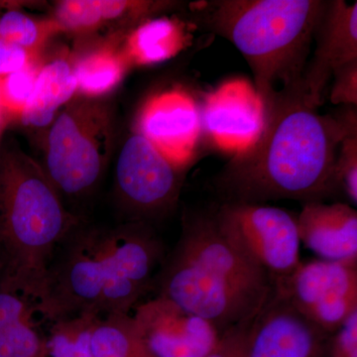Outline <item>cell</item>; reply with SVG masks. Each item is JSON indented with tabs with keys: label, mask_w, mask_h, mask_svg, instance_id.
I'll return each mask as SVG.
<instances>
[{
	"label": "cell",
	"mask_w": 357,
	"mask_h": 357,
	"mask_svg": "<svg viewBox=\"0 0 357 357\" xmlns=\"http://www.w3.org/2000/svg\"><path fill=\"white\" fill-rule=\"evenodd\" d=\"M314 54L303 74L307 102L318 109L333 76L345 65L357 61V3L326 1L314 39Z\"/></svg>",
	"instance_id": "5bb4252c"
},
{
	"label": "cell",
	"mask_w": 357,
	"mask_h": 357,
	"mask_svg": "<svg viewBox=\"0 0 357 357\" xmlns=\"http://www.w3.org/2000/svg\"><path fill=\"white\" fill-rule=\"evenodd\" d=\"M62 31L55 20H37L18 9H0V39L35 55Z\"/></svg>",
	"instance_id": "ffe728a7"
},
{
	"label": "cell",
	"mask_w": 357,
	"mask_h": 357,
	"mask_svg": "<svg viewBox=\"0 0 357 357\" xmlns=\"http://www.w3.org/2000/svg\"><path fill=\"white\" fill-rule=\"evenodd\" d=\"M114 136L109 105L93 98H76L59 112L49 129L46 172L58 192L79 196L100 180Z\"/></svg>",
	"instance_id": "8992f818"
},
{
	"label": "cell",
	"mask_w": 357,
	"mask_h": 357,
	"mask_svg": "<svg viewBox=\"0 0 357 357\" xmlns=\"http://www.w3.org/2000/svg\"><path fill=\"white\" fill-rule=\"evenodd\" d=\"M342 115L344 135L338 147L335 166V182L337 191L344 192L352 204H357V121L356 109Z\"/></svg>",
	"instance_id": "44dd1931"
},
{
	"label": "cell",
	"mask_w": 357,
	"mask_h": 357,
	"mask_svg": "<svg viewBox=\"0 0 357 357\" xmlns=\"http://www.w3.org/2000/svg\"><path fill=\"white\" fill-rule=\"evenodd\" d=\"M256 314L223 333L215 349L206 357H248L251 330Z\"/></svg>",
	"instance_id": "cb8c5ba5"
},
{
	"label": "cell",
	"mask_w": 357,
	"mask_h": 357,
	"mask_svg": "<svg viewBox=\"0 0 357 357\" xmlns=\"http://www.w3.org/2000/svg\"><path fill=\"white\" fill-rule=\"evenodd\" d=\"M75 227L44 169L20 148L7 149L0 159V243L6 261L2 290L36 307L56 250Z\"/></svg>",
	"instance_id": "5b68a950"
},
{
	"label": "cell",
	"mask_w": 357,
	"mask_h": 357,
	"mask_svg": "<svg viewBox=\"0 0 357 357\" xmlns=\"http://www.w3.org/2000/svg\"><path fill=\"white\" fill-rule=\"evenodd\" d=\"M170 2L124 0H66L59 2L55 20L63 31L88 32L114 20H140Z\"/></svg>",
	"instance_id": "2e32d148"
},
{
	"label": "cell",
	"mask_w": 357,
	"mask_h": 357,
	"mask_svg": "<svg viewBox=\"0 0 357 357\" xmlns=\"http://www.w3.org/2000/svg\"><path fill=\"white\" fill-rule=\"evenodd\" d=\"M41 340L31 319H23L0 332V357H35Z\"/></svg>",
	"instance_id": "603a6c76"
},
{
	"label": "cell",
	"mask_w": 357,
	"mask_h": 357,
	"mask_svg": "<svg viewBox=\"0 0 357 357\" xmlns=\"http://www.w3.org/2000/svg\"><path fill=\"white\" fill-rule=\"evenodd\" d=\"M328 357H357V311L352 312L337 332L333 333Z\"/></svg>",
	"instance_id": "4316f807"
},
{
	"label": "cell",
	"mask_w": 357,
	"mask_h": 357,
	"mask_svg": "<svg viewBox=\"0 0 357 357\" xmlns=\"http://www.w3.org/2000/svg\"><path fill=\"white\" fill-rule=\"evenodd\" d=\"M326 333L275 292L272 286L251 330L248 357H328Z\"/></svg>",
	"instance_id": "7c38bea8"
},
{
	"label": "cell",
	"mask_w": 357,
	"mask_h": 357,
	"mask_svg": "<svg viewBox=\"0 0 357 357\" xmlns=\"http://www.w3.org/2000/svg\"><path fill=\"white\" fill-rule=\"evenodd\" d=\"M76 236L54 255L36 311L56 323L84 314H129L153 287L165 259L164 244L143 222Z\"/></svg>",
	"instance_id": "7a4b0ae2"
},
{
	"label": "cell",
	"mask_w": 357,
	"mask_h": 357,
	"mask_svg": "<svg viewBox=\"0 0 357 357\" xmlns=\"http://www.w3.org/2000/svg\"><path fill=\"white\" fill-rule=\"evenodd\" d=\"M76 93L74 67L66 59L51 61L40 70L21 121L34 128L51 126L61 107H66Z\"/></svg>",
	"instance_id": "e0dca14e"
},
{
	"label": "cell",
	"mask_w": 357,
	"mask_h": 357,
	"mask_svg": "<svg viewBox=\"0 0 357 357\" xmlns=\"http://www.w3.org/2000/svg\"><path fill=\"white\" fill-rule=\"evenodd\" d=\"M187 45V31L181 21L154 18L143 21L131 31L122 53L130 66H149L170 60Z\"/></svg>",
	"instance_id": "ac0fdd59"
},
{
	"label": "cell",
	"mask_w": 357,
	"mask_h": 357,
	"mask_svg": "<svg viewBox=\"0 0 357 357\" xmlns=\"http://www.w3.org/2000/svg\"><path fill=\"white\" fill-rule=\"evenodd\" d=\"M136 132L174 165L184 169L194 157L201 136V109L181 89L157 93L140 109Z\"/></svg>",
	"instance_id": "4fadbf2b"
},
{
	"label": "cell",
	"mask_w": 357,
	"mask_h": 357,
	"mask_svg": "<svg viewBox=\"0 0 357 357\" xmlns=\"http://www.w3.org/2000/svg\"><path fill=\"white\" fill-rule=\"evenodd\" d=\"M272 286L296 311L332 335L357 311V261H301Z\"/></svg>",
	"instance_id": "ba28073f"
},
{
	"label": "cell",
	"mask_w": 357,
	"mask_h": 357,
	"mask_svg": "<svg viewBox=\"0 0 357 357\" xmlns=\"http://www.w3.org/2000/svg\"><path fill=\"white\" fill-rule=\"evenodd\" d=\"M129 66L122 52L112 48L91 52L73 66L77 93L93 98L107 95L119 86Z\"/></svg>",
	"instance_id": "d6986e66"
},
{
	"label": "cell",
	"mask_w": 357,
	"mask_h": 357,
	"mask_svg": "<svg viewBox=\"0 0 357 357\" xmlns=\"http://www.w3.org/2000/svg\"><path fill=\"white\" fill-rule=\"evenodd\" d=\"M153 286L157 296L210 321L222 335L255 317L272 292L269 275L222 234L215 208L185 215Z\"/></svg>",
	"instance_id": "3957f363"
},
{
	"label": "cell",
	"mask_w": 357,
	"mask_h": 357,
	"mask_svg": "<svg viewBox=\"0 0 357 357\" xmlns=\"http://www.w3.org/2000/svg\"><path fill=\"white\" fill-rule=\"evenodd\" d=\"M2 123H3V112H2L1 107H0V133H1Z\"/></svg>",
	"instance_id": "f1b7e54d"
},
{
	"label": "cell",
	"mask_w": 357,
	"mask_h": 357,
	"mask_svg": "<svg viewBox=\"0 0 357 357\" xmlns=\"http://www.w3.org/2000/svg\"><path fill=\"white\" fill-rule=\"evenodd\" d=\"M35 61V54L0 39V77L23 69Z\"/></svg>",
	"instance_id": "83f0119b"
},
{
	"label": "cell",
	"mask_w": 357,
	"mask_h": 357,
	"mask_svg": "<svg viewBox=\"0 0 357 357\" xmlns=\"http://www.w3.org/2000/svg\"><path fill=\"white\" fill-rule=\"evenodd\" d=\"M132 317L153 357H206L222 337L210 321L159 296L136 307Z\"/></svg>",
	"instance_id": "8fae6325"
},
{
	"label": "cell",
	"mask_w": 357,
	"mask_h": 357,
	"mask_svg": "<svg viewBox=\"0 0 357 357\" xmlns=\"http://www.w3.org/2000/svg\"><path fill=\"white\" fill-rule=\"evenodd\" d=\"M324 0H211L194 2V20L229 40L248 61L263 103L302 81Z\"/></svg>",
	"instance_id": "277c9868"
},
{
	"label": "cell",
	"mask_w": 357,
	"mask_h": 357,
	"mask_svg": "<svg viewBox=\"0 0 357 357\" xmlns=\"http://www.w3.org/2000/svg\"><path fill=\"white\" fill-rule=\"evenodd\" d=\"M202 131L218 149L232 157L253 146L264 129L266 109L255 84L230 79L204 98Z\"/></svg>",
	"instance_id": "30bf717a"
},
{
	"label": "cell",
	"mask_w": 357,
	"mask_h": 357,
	"mask_svg": "<svg viewBox=\"0 0 357 357\" xmlns=\"http://www.w3.org/2000/svg\"><path fill=\"white\" fill-rule=\"evenodd\" d=\"M223 234L271 280L292 273L299 265L297 217L266 204L225 203L215 208Z\"/></svg>",
	"instance_id": "52a82bcc"
},
{
	"label": "cell",
	"mask_w": 357,
	"mask_h": 357,
	"mask_svg": "<svg viewBox=\"0 0 357 357\" xmlns=\"http://www.w3.org/2000/svg\"><path fill=\"white\" fill-rule=\"evenodd\" d=\"M331 100L335 105H357V61L345 65L333 76Z\"/></svg>",
	"instance_id": "d4e9b609"
},
{
	"label": "cell",
	"mask_w": 357,
	"mask_h": 357,
	"mask_svg": "<svg viewBox=\"0 0 357 357\" xmlns=\"http://www.w3.org/2000/svg\"><path fill=\"white\" fill-rule=\"evenodd\" d=\"M35 311L31 301L10 291H0V332L23 319H31Z\"/></svg>",
	"instance_id": "484cf974"
},
{
	"label": "cell",
	"mask_w": 357,
	"mask_h": 357,
	"mask_svg": "<svg viewBox=\"0 0 357 357\" xmlns=\"http://www.w3.org/2000/svg\"><path fill=\"white\" fill-rule=\"evenodd\" d=\"M182 170L135 132L126 141L117 159V190L136 215H162L177 202Z\"/></svg>",
	"instance_id": "9c48e42d"
},
{
	"label": "cell",
	"mask_w": 357,
	"mask_h": 357,
	"mask_svg": "<svg viewBox=\"0 0 357 357\" xmlns=\"http://www.w3.org/2000/svg\"><path fill=\"white\" fill-rule=\"evenodd\" d=\"M42 66L37 61L0 77V107L3 115L20 119L36 84Z\"/></svg>",
	"instance_id": "7402d4cb"
},
{
	"label": "cell",
	"mask_w": 357,
	"mask_h": 357,
	"mask_svg": "<svg viewBox=\"0 0 357 357\" xmlns=\"http://www.w3.org/2000/svg\"><path fill=\"white\" fill-rule=\"evenodd\" d=\"M261 136L232 157L213 180L222 204L324 202L337 190L335 166L342 116L319 114L302 81L277 91L267 103Z\"/></svg>",
	"instance_id": "6da1fadb"
},
{
	"label": "cell",
	"mask_w": 357,
	"mask_h": 357,
	"mask_svg": "<svg viewBox=\"0 0 357 357\" xmlns=\"http://www.w3.org/2000/svg\"><path fill=\"white\" fill-rule=\"evenodd\" d=\"M297 223L301 243L319 259L357 261V211L349 204H303Z\"/></svg>",
	"instance_id": "9a60e30c"
}]
</instances>
